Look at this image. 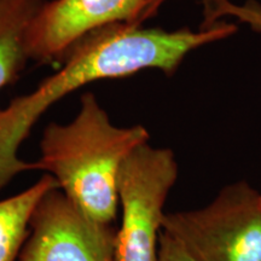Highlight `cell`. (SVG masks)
Instances as JSON below:
<instances>
[{
    "label": "cell",
    "mask_w": 261,
    "mask_h": 261,
    "mask_svg": "<svg viewBox=\"0 0 261 261\" xmlns=\"http://www.w3.org/2000/svg\"><path fill=\"white\" fill-rule=\"evenodd\" d=\"M237 28L227 19L174 31L116 23L87 34L65 56L60 70L0 108V191L19 173L33 171L32 162L18 158V150L42 114L62 98L94 81L121 79L142 70L172 76L191 52L232 37Z\"/></svg>",
    "instance_id": "1"
},
{
    "label": "cell",
    "mask_w": 261,
    "mask_h": 261,
    "mask_svg": "<svg viewBox=\"0 0 261 261\" xmlns=\"http://www.w3.org/2000/svg\"><path fill=\"white\" fill-rule=\"evenodd\" d=\"M150 142L143 125H114L92 92L68 123L51 122L40 140V159L33 169L45 171L75 207L94 224L112 226L119 213L117 178L133 149Z\"/></svg>",
    "instance_id": "2"
},
{
    "label": "cell",
    "mask_w": 261,
    "mask_h": 261,
    "mask_svg": "<svg viewBox=\"0 0 261 261\" xmlns=\"http://www.w3.org/2000/svg\"><path fill=\"white\" fill-rule=\"evenodd\" d=\"M162 232L194 261H261L260 192L230 182L204 207L166 213Z\"/></svg>",
    "instance_id": "3"
},
{
    "label": "cell",
    "mask_w": 261,
    "mask_h": 261,
    "mask_svg": "<svg viewBox=\"0 0 261 261\" xmlns=\"http://www.w3.org/2000/svg\"><path fill=\"white\" fill-rule=\"evenodd\" d=\"M179 166L174 151L149 142L133 149L117 178L121 223L116 230V261H159L165 204Z\"/></svg>",
    "instance_id": "4"
},
{
    "label": "cell",
    "mask_w": 261,
    "mask_h": 261,
    "mask_svg": "<svg viewBox=\"0 0 261 261\" xmlns=\"http://www.w3.org/2000/svg\"><path fill=\"white\" fill-rule=\"evenodd\" d=\"M115 237L116 230L87 219L56 188L35 205L17 261H116Z\"/></svg>",
    "instance_id": "5"
},
{
    "label": "cell",
    "mask_w": 261,
    "mask_h": 261,
    "mask_svg": "<svg viewBox=\"0 0 261 261\" xmlns=\"http://www.w3.org/2000/svg\"><path fill=\"white\" fill-rule=\"evenodd\" d=\"M146 0H46L33 19L27 55L39 63L63 61L81 39L116 23L137 24Z\"/></svg>",
    "instance_id": "6"
},
{
    "label": "cell",
    "mask_w": 261,
    "mask_h": 261,
    "mask_svg": "<svg viewBox=\"0 0 261 261\" xmlns=\"http://www.w3.org/2000/svg\"><path fill=\"white\" fill-rule=\"evenodd\" d=\"M46 0H0V90L17 80L29 61L27 37Z\"/></svg>",
    "instance_id": "7"
},
{
    "label": "cell",
    "mask_w": 261,
    "mask_h": 261,
    "mask_svg": "<svg viewBox=\"0 0 261 261\" xmlns=\"http://www.w3.org/2000/svg\"><path fill=\"white\" fill-rule=\"evenodd\" d=\"M56 188H60L57 180L47 173L19 194L0 200V261H17L35 205Z\"/></svg>",
    "instance_id": "8"
},
{
    "label": "cell",
    "mask_w": 261,
    "mask_h": 261,
    "mask_svg": "<svg viewBox=\"0 0 261 261\" xmlns=\"http://www.w3.org/2000/svg\"><path fill=\"white\" fill-rule=\"evenodd\" d=\"M201 3L204 24L233 18L252 31L261 33V4L256 0H248L244 4H236L231 0H201Z\"/></svg>",
    "instance_id": "9"
},
{
    "label": "cell",
    "mask_w": 261,
    "mask_h": 261,
    "mask_svg": "<svg viewBox=\"0 0 261 261\" xmlns=\"http://www.w3.org/2000/svg\"><path fill=\"white\" fill-rule=\"evenodd\" d=\"M159 261H194L179 244L165 232L160 233Z\"/></svg>",
    "instance_id": "10"
},
{
    "label": "cell",
    "mask_w": 261,
    "mask_h": 261,
    "mask_svg": "<svg viewBox=\"0 0 261 261\" xmlns=\"http://www.w3.org/2000/svg\"><path fill=\"white\" fill-rule=\"evenodd\" d=\"M167 2L169 0H146L144 8H143L138 19H137V24H144L148 19L154 17L158 14L160 8Z\"/></svg>",
    "instance_id": "11"
},
{
    "label": "cell",
    "mask_w": 261,
    "mask_h": 261,
    "mask_svg": "<svg viewBox=\"0 0 261 261\" xmlns=\"http://www.w3.org/2000/svg\"><path fill=\"white\" fill-rule=\"evenodd\" d=\"M260 205H261V194H260Z\"/></svg>",
    "instance_id": "12"
}]
</instances>
